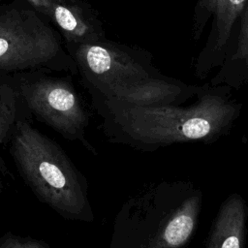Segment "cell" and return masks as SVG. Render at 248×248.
<instances>
[{
	"mask_svg": "<svg viewBox=\"0 0 248 248\" xmlns=\"http://www.w3.org/2000/svg\"><path fill=\"white\" fill-rule=\"evenodd\" d=\"M78 74L58 30L23 0L0 5V75L30 71Z\"/></svg>",
	"mask_w": 248,
	"mask_h": 248,
	"instance_id": "cell-4",
	"label": "cell"
},
{
	"mask_svg": "<svg viewBox=\"0 0 248 248\" xmlns=\"http://www.w3.org/2000/svg\"><path fill=\"white\" fill-rule=\"evenodd\" d=\"M60 33L66 46L106 39L98 13L87 0H23Z\"/></svg>",
	"mask_w": 248,
	"mask_h": 248,
	"instance_id": "cell-6",
	"label": "cell"
},
{
	"mask_svg": "<svg viewBox=\"0 0 248 248\" xmlns=\"http://www.w3.org/2000/svg\"><path fill=\"white\" fill-rule=\"evenodd\" d=\"M247 207L243 198L232 194L222 203L207 238L206 248H243Z\"/></svg>",
	"mask_w": 248,
	"mask_h": 248,
	"instance_id": "cell-9",
	"label": "cell"
},
{
	"mask_svg": "<svg viewBox=\"0 0 248 248\" xmlns=\"http://www.w3.org/2000/svg\"><path fill=\"white\" fill-rule=\"evenodd\" d=\"M9 143L17 172L41 202L64 219L94 221L88 181L55 140L20 120Z\"/></svg>",
	"mask_w": 248,
	"mask_h": 248,
	"instance_id": "cell-3",
	"label": "cell"
},
{
	"mask_svg": "<svg viewBox=\"0 0 248 248\" xmlns=\"http://www.w3.org/2000/svg\"><path fill=\"white\" fill-rule=\"evenodd\" d=\"M0 248H50V246L44 240L7 232L0 236Z\"/></svg>",
	"mask_w": 248,
	"mask_h": 248,
	"instance_id": "cell-13",
	"label": "cell"
},
{
	"mask_svg": "<svg viewBox=\"0 0 248 248\" xmlns=\"http://www.w3.org/2000/svg\"><path fill=\"white\" fill-rule=\"evenodd\" d=\"M67 48L88 92L108 99L143 107L177 105L203 87L163 76L149 53L108 38Z\"/></svg>",
	"mask_w": 248,
	"mask_h": 248,
	"instance_id": "cell-2",
	"label": "cell"
},
{
	"mask_svg": "<svg viewBox=\"0 0 248 248\" xmlns=\"http://www.w3.org/2000/svg\"><path fill=\"white\" fill-rule=\"evenodd\" d=\"M4 191V181H3V178L1 176V173H0V194Z\"/></svg>",
	"mask_w": 248,
	"mask_h": 248,
	"instance_id": "cell-14",
	"label": "cell"
},
{
	"mask_svg": "<svg viewBox=\"0 0 248 248\" xmlns=\"http://www.w3.org/2000/svg\"><path fill=\"white\" fill-rule=\"evenodd\" d=\"M49 71H30L11 75L27 110L61 137L78 140L97 154L86 140L89 113L71 79Z\"/></svg>",
	"mask_w": 248,
	"mask_h": 248,
	"instance_id": "cell-5",
	"label": "cell"
},
{
	"mask_svg": "<svg viewBox=\"0 0 248 248\" xmlns=\"http://www.w3.org/2000/svg\"><path fill=\"white\" fill-rule=\"evenodd\" d=\"M209 84L232 89L248 87V0L236 23L225 58Z\"/></svg>",
	"mask_w": 248,
	"mask_h": 248,
	"instance_id": "cell-8",
	"label": "cell"
},
{
	"mask_svg": "<svg viewBox=\"0 0 248 248\" xmlns=\"http://www.w3.org/2000/svg\"><path fill=\"white\" fill-rule=\"evenodd\" d=\"M247 0H222L210 20L209 32L194 63L197 78L204 79L222 64Z\"/></svg>",
	"mask_w": 248,
	"mask_h": 248,
	"instance_id": "cell-7",
	"label": "cell"
},
{
	"mask_svg": "<svg viewBox=\"0 0 248 248\" xmlns=\"http://www.w3.org/2000/svg\"><path fill=\"white\" fill-rule=\"evenodd\" d=\"M201 195L179 202L169 213L154 248H182L192 237L201 210Z\"/></svg>",
	"mask_w": 248,
	"mask_h": 248,
	"instance_id": "cell-10",
	"label": "cell"
},
{
	"mask_svg": "<svg viewBox=\"0 0 248 248\" xmlns=\"http://www.w3.org/2000/svg\"><path fill=\"white\" fill-rule=\"evenodd\" d=\"M5 1H7V0H0V3H2V2H5Z\"/></svg>",
	"mask_w": 248,
	"mask_h": 248,
	"instance_id": "cell-15",
	"label": "cell"
},
{
	"mask_svg": "<svg viewBox=\"0 0 248 248\" xmlns=\"http://www.w3.org/2000/svg\"><path fill=\"white\" fill-rule=\"evenodd\" d=\"M222 0H197L191 21V39L199 41Z\"/></svg>",
	"mask_w": 248,
	"mask_h": 248,
	"instance_id": "cell-12",
	"label": "cell"
},
{
	"mask_svg": "<svg viewBox=\"0 0 248 248\" xmlns=\"http://www.w3.org/2000/svg\"><path fill=\"white\" fill-rule=\"evenodd\" d=\"M20 120H32L11 75H0V145L9 143L16 125Z\"/></svg>",
	"mask_w": 248,
	"mask_h": 248,
	"instance_id": "cell-11",
	"label": "cell"
},
{
	"mask_svg": "<svg viewBox=\"0 0 248 248\" xmlns=\"http://www.w3.org/2000/svg\"><path fill=\"white\" fill-rule=\"evenodd\" d=\"M231 92L229 86L204 84L197 101L186 108L176 105L134 106L96 93L90 95L108 141L154 151L173 143L208 142L225 134L241 108Z\"/></svg>",
	"mask_w": 248,
	"mask_h": 248,
	"instance_id": "cell-1",
	"label": "cell"
}]
</instances>
